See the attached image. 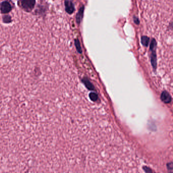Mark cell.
<instances>
[{"label": "cell", "mask_w": 173, "mask_h": 173, "mask_svg": "<svg viewBox=\"0 0 173 173\" xmlns=\"http://www.w3.org/2000/svg\"><path fill=\"white\" fill-rule=\"evenodd\" d=\"M75 44H76V47L77 49V50L79 51V52H81V48H80V44L79 43V41L78 40H77L75 42Z\"/></svg>", "instance_id": "9"}, {"label": "cell", "mask_w": 173, "mask_h": 173, "mask_svg": "<svg viewBox=\"0 0 173 173\" xmlns=\"http://www.w3.org/2000/svg\"><path fill=\"white\" fill-rule=\"evenodd\" d=\"M83 9L81 8L79 11L78 14H77L76 20L78 23H79L82 19V16H83Z\"/></svg>", "instance_id": "7"}, {"label": "cell", "mask_w": 173, "mask_h": 173, "mask_svg": "<svg viewBox=\"0 0 173 173\" xmlns=\"http://www.w3.org/2000/svg\"><path fill=\"white\" fill-rule=\"evenodd\" d=\"M65 10L67 13L72 14L74 11V6L72 2L70 0H65Z\"/></svg>", "instance_id": "4"}, {"label": "cell", "mask_w": 173, "mask_h": 173, "mask_svg": "<svg viewBox=\"0 0 173 173\" xmlns=\"http://www.w3.org/2000/svg\"><path fill=\"white\" fill-rule=\"evenodd\" d=\"M2 19H3V22L6 24H9L12 22V17L10 15L8 14L3 15L2 17Z\"/></svg>", "instance_id": "5"}, {"label": "cell", "mask_w": 173, "mask_h": 173, "mask_svg": "<svg viewBox=\"0 0 173 173\" xmlns=\"http://www.w3.org/2000/svg\"><path fill=\"white\" fill-rule=\"evenodd\" d=\"M12 10V6L8 0L4 1L0 3V11L2 14H6Z\"/></svg>", "instance_id": "3"}, {"label": "cell", "mask_w": 173, "mask_h": 173, "mask_svg": "<svg viewBox=\"0 0 173 173\" xmlns=\"http://www.w3.org/2000/svg\"><path fill=\"white\" fill-rule=\"evenodd\" d=\"M149 41V39L147 37H143L142 38V43L145 46H147L148 45Z\"/></svg>", "instance_id": "8"}, {"label": "cell", "mask_w": 173, "mask_h": 173, "mask_svg": "<svg viewBox=\"0 0 173 173\" xmlns=\"http://www.w3.org/2000/svg\"><path fill=\"white\" fill-rule=\"evenodd\" d=\"M36 0H19L17 5L21 9L27 13H30L34 9Z\"/></svg>", "instance_id": "1"}, {"label": "cell", "mask_w": 173, "mask_h": 173, "mask_svg": "<svg viewBox=\"0 0 173 173\" xmlns=\"http://www.w3.org/2000/svg\"><path fill=\"white\" fill-rule=\"evenodd\" d=\"M162 100L166 103L169 102L171 100V97L169 96V94L166 92H164V93L162 94Z\"/></svg>", "instance_id": "6"}, {"label": "cell", "mask_w": 173, "mask_h": 173, "mask_svg": "<svg viewBox=\"0 0 173 173\" xmlns=\"http://www.w3.org/2000/svg\"><path fill=\"white\" fill-rule=\"evenodd\" d=\"M48 7L47 5L38 4L36 9L33 12V15H39L40 16L45 17L46 16Z\"/></svg>", "instance_id": "2"}]
</instances>
